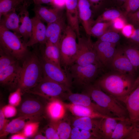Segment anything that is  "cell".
I'll list each match as a JSON object with an SVG mask.
<instances>
[{
  "mask_svg": "<svg viewBox=\"0 0 139 139\" xmlns=\"http://www.w3.org/2000/svg\"><path fill=\"white\" fill-rule=\"evenodd\" d=\"M135 80L132 75L111 70L100 76L94 83L105 93L124 103L132 91Z\"/></svg>",
  "mask_w": 139,
  "mask_h": 139,
  "instance_id": "6da1fadb",
  "label": "cell"
},
{
  "mask_svg": "<svg viewBox=\"0 0 139 139\" xmlns=\"http://www.w3.org/2000/svg\"><path fill=\"white\" fill-rule=\"evenodd\" d=\"M84 89L82 93L88 95L94 102L114 117H128L126 107L121 102L105 93L95 83L87 85Z\"/></svg>",
  "mask_w": 139,
  "mask_h": 139,
  "instance_id": "7a4b0ae2",
  "label": "cell"
},
{
  "mask_svg": "<svg viewBox=\"0 0 139 139\" xmlns=\"http://www.w3.org/2000/svg\"><path fill=\"white\" fill-rule=\"evenodd\" d=\"M43 77L41 59L36 54L32 53L26 58L21 66L18 88L26 92L35 86Z\"/></svg>",
  "mask_w": 139,
  "mask_h": 139,
  "instance_id": "3957f363",
  "label": "cell"
},
{
  "mask_svg": "<svg viewBox=\"0 0 139 139\" xmlns=\"http://www.w3.org/2000/svg\"><path fill=\"white\" fill-rule=\"evenodd\" d=\"M0 49L18 60L26 57L27 46L16 33L0 25Z\"/></svg>",
  "mask_w": 139,
  "mask_h": 139,
  "instance_id": "277c9868",
  "label": "cell"
},
{
  "mask_svg": "<svg viewBox=\"0 0 139 139\" xmlns=\"http://www.w3.org/2000/svg\"><path fill=\"white\" fill-rule=\"evenodd\" d=\"M77 37L74 30L69 25H67L59 47L61 66L66 70L74 63L76 59L77 51Z\"/></svg>",
  "mask_w": 139,
  "mask_h": 139,
  "instance_id": "5b68a950",
  "label": "cell"
},
{
  "mask_svg": "<svg viewBox=\"0 0 139 139\" xmlns=\"http://www.w3.org/2000/svg\"><path fill=\"white\" fill-rule=\"evenodd\" d=\"M103 67L98 64H92L81 66L75 63L67 69L72 80L79 86L83 87L91 84L97 77L100 70Z\"/></svg>",
  "mask_w": 139,
  "mask_h": 139,
  "instance_id": "8992f818",
  "label": "cell"
},
{
  "mask_svg": "<svg viewBox=\"0 0 139 139\" xmlns=\"http://www.w3.org/2000/svg\"><path fill=\"white\" fill-rule=\"evenodd\" d=\"M71 91L63 85L43 77L34 88L26 92L40 95L46 98L66 100L67 93Z\"/></svg>",
  "mask_w": 139,
  "mask_h": 139,
  "instance_id": "52a82bcc",
  "label": "cell"
},
{
  "mask_svg": "<svg viewBox=\"0 0 139 139\" xmlns=\"http://www.w3.org/2000/svg\"><path fill=\"white\" fill-rule=\"evenodd\" d=\"M77 55L74 63L81 66L96 64L103 66L99 60L93 43L89 37L77 38Z\"/></svg>",
  "mask_w": 139,
  "mask_h": 139,
  "instance_id": "ba28073f",
  "label": "cell"
},
{
  "mask_svg": "<svg viewBox=\"0 0 139 139\" xmlns=\"http://www.w3.org/2000/svg\"><path fill=\"white\" fill-rule=\"evenodd\" d=\"M41 60L44 77L70 89L72 82L68 73L61 67L42 58Z\"/></svg>",
  "mask_w": 139,
  "mask_h": 139,
  "instance_id": "9c48e42d",
  "label": "cell"
},
{
  "mask_svg": "<svg viewBox=\"0 0 139 139\" xmlns=\"http://www.w3.org/2000/svg\"><path fill=\"white\" fill-rule=\"evenodd\" d=\"M66 100L72 104L90 108L105 116L114 117L110 113L96 104L88 95L85 93H74L71 91L67 94Z\"/></svg>",
  "mask_w": 139,
  "mask_h": 139,
  "instance_id": "30bf717a",
  "label": "cell"
},
{
  "mask_svg": "<svg viewBox=\"0 0 139 139\" xmlns=\"http://www.w3.org/2000/svg\"><path fill=\"white\" fill-rule=\"evenodd\" d=\"M109 68L111 70L133 75L135 68L124 53L123 49L116 50Z\"/></svg>",
  "mask_w": 139,
  "mask_h": 139,
  "instance_id": "8fae6325",
  "label": "cell"
},
{
  "mask_svg": "<svg viewBox=\"0 0 139 139\" xmlns=\"http://www.w3.org/2000/svg\"><path fill=\"white\" fill-rule=\"evenodd\" d=\"M21 66L18 61L8 67L0 70V83L8 87H18Z\"/></svg>",
  "mask_w": 139,
  "mask_h": 139,
  "instance_id": "7c38bea8",
  "label": "cell"
},
{
  "mask_svg": "<svg viewBox=\"0 0 139 139\" xmlns=\"http://www.w3.org/2000/svg\"><path fill=\"white\" fill-rule=\"evenodd\" d=\"M102 118L74 116L72 117L70 120L72 127L91 132L96 135L99 139H101L100 135V128Z\"/></svg>",
  "mask_w": 139,
  "mask_h": 139,
  "instance_id": "4fadbf2b",
  "label": "cell"
},
{
  "mask_svg": "<svg viewBox=\"0 0 139 139\" xmlns=\"http://www.w3.org/2000/svg\"><path fill=\"white\" fill-rule=\"evenodd\" d=\"M77 1L79 21L86 34L90 36L94 23L91 6L88 0H77Z\"/></svg>",
  "mask_w": 139,
  "mask_h": 139,
  "instance_id": "5bb4252c",
  "label": "cell"
},
{
  "mask_svg": "<svg viewBox=\"0 0 139 139\" xmlns=\"http://www.w3.org/2000/svg\"><path fill=\"white\" fill-rule=\"evenodd\" d=\"M31 19L32 23L31 34L26 43L27 46H31L38 44H45L46 42V27L36 16Z\"/></svg>",
  "mask_w": 139,
  "mask_h": 139,
  "instance_id": "9a60e30c",
  "label": "cell"
},
{
  "mask_svg": "<svg viewBox=\"0 0 139 139\" xmlns=\"http://www.w3.org/2000/svg\"><path fill=\"white\" fill-rule=\"evenodd\" d=\"M66 26L64 17L56 22L47 24L46 32V41L59 47Z\"/></svg>",
  "mask_w": 139,
  "mask_h": 139,
  "instance_id": "2e32d148",
  "label": "cell"
},
{
  "mask_svg": "<svg viewBox=\"0 0 139 139\" xmlns=\"http://www.w3.org/2000/svg\"><path fill=\"white\" fill-rule=\"evenodd\" d=\"M35 15L47 24L56 22L63 17V10L49 8L41 4H36L33 9Z\"/></svg>",
  "mask_w": 139,
  "mask_h": 139,
  "instance_id": "e0dca14e",
  "label": "cell"
},
{
  "mask_svg": "<svg viewBox=\"0 0 139 139\" xmlns=\"http://www.w3.org/2000/svg\"><path fill=\"white\" fill-rule=\"evenodd\" d=\"M66 109L62 100L57 98H51L47 103L45 111L51 121H55L65 117Z\"/></svg>",
  "mask_w": 139,
  "mask_h": 139,
  "instance_id": "ac0fdd59",
  "label": "cell"
},
{
  "mask_svg": "<svg viewBox=\"0 0 139 139\" xmlns=\"http://www.w3.org/2000/svg\"><path fill=\"white\" fill-rule=\"evenodd\" d=\"M129 118L135 122L139 120V85L129 94L124 103Z\"/></svg>",
  "mask_w": 139,
  "mask_h": 139,
  "instance_id": "d6986e66",
  "label": "cell"
},
{
  "mask_svg": "<svg viewBox=\"0 0 139 139\" xmlns=\"http://www.w3.org/2000/svg\"><path fill=\"white\" fill-rule=\"evenodd\" d=\"M65 8L68 25L80 37L77 0H66Z\"/></svg>",
  "mask_w": 139,
  "mask_h": 139,
  "instance_id": "ffe728a7",
  "label": "cell"
},
{
  "mask_svg": "<svg viewBox=\"0 0 139 139\" xmlns=\"http://www.w3.org/2000/svg\"><path fill=\"white\" fill-rule=\"evenodd\" d=\"M44 110L43 105L39 101L36 100L29 99L22 102L19 111L21 116L33 119L41 115Z\"/></svg>",
  "mask_w": 139,
  "mask_h": 139,
  "instance_id": "44dd1931",
  "label": "cell"
},
{
  "mask_svg": "<svg viewBox=\"0 0 139 139\" xmlns=\"http://www.w3.org/2000/svg\"><path fill=\"white\" fill-rule=\"evenodd\" d=\"M66 109L75 116L89 117L94 118H102L107 117L103 115L89 107L71 103L64 102Z\"/></svg>",
  "mask_w": 139,
  "mask_h": 139,
  "instance_id": "7402d4cb",
  "label": "cell"
},
{
  "mask_svg": "<svg viewBox=\"0 0 139 139\" xmlns=\"http://www.w3.org/2000/svg\"><path fill=\"white\" fill-rule=\"evenodd\" d=\"M16 10L3 15L0 18V25L19 35L20 19L19 15L16 12Z\"/></svg>",
  "mask_w": 139,
  "mask_h": 139,
  "instance_id": "603a6c76",
  "label": "cell"
},
{
  "mask_svg": "<svg viewBox=\"0 0 139 139\" xmlns=\"http://www.w3.org/2000/svg\"><path fill=\"white\" fill-rule=\"evenodd\" d=\"M122 118L111 117L102 118L100 128L101 139H111L117 123Z\"/></svg>",
  "mask_w": 139,
  "mask_h": 139,
  "instance_id": "cb8c5ba5",
  "label": "cell"
},
{
  "mask_svg": "<svg viewBox=\"0 0 139 139\" xmlns=\"http://www.w3.org/2000/svg\"><path fill=\"white\" fill-rule=\"evenodd\" d=\"M133 123L128 117L119 120L111 139H125L131 131Z\"/></svg>",
  "mask_w": 139,
  "mask_h": 139,
  "instance_id": "d4e9b609",
  "label": "cell"
},
{
  "mask_svg": "<svg viewBox=\"0 0 139 139\" xmlns=\"http://www.w3.org/2000/svg\"><path fill=\"white\" fill-rule=\"evenodd\" d=\"M33 119L31 118L21 116L14 119L9 122L3 132L0 134V137H5L9 134H14L23 130L28 122Z\"/></svg>",
  "mask_w": 139,
  "mask_h": 139,
  "instance_id": "484cf974",
  "label": "cell"
},
{
  "mask_svg": "<svg viewBox=\"0 0 139 139\" xmlns=\"http://www.w3.org/2000/svg\"><path fill=\"white\" fill-rule=\"evenodd\" d=\"M45 44L42 58L61 67L59 47L48 41H46Z\"/></svg>",
  "mask_w": 139,
  "mask_h": 139,
  "instance_id": "4316f807",
  "label": "cell"
},
{
  "mask_svg": "<svg viewBox=\"0 0 139 139\" xmlns=\"http://www.w3.org/2000/svg\"><path fill=\"white\" fill-rule=\"evenodd\" d=\"M64 118L50 123L55 128L60 139H70L72 128L70 119L66 120Z\"/></svg>",
  "mask_w": 139,
  "mask_h": 139,
  "instance_id": "83f0119b",
  "label": "cell"
},
{
  "mask_svg": "<svg viewBox=\"0 0 139 139\" xmlns=\"http://www.w3.org/2000/svg\"><path fill=\"white\" fill-rule=\"evenodd\" d=\"M112 24V21L100 22L95 23L90 29V36L100 37L109 30V28Z\"/></svg>",
  "mask_w": 139,
  "mask_h": 139,
  "instance_id": "f1b7e54d",
  "label": "cell"
},
{
  "mask_svg": "<svg viewBox=\"0 0 139 139\" xmlns=\"http://www.w3.org/2000/svg\"><path fill=\"white\" fill-rule=\"evenodd\" d=\"M70 139H99L93 133L78 128L72 127Z\"/></svg>",
  "mask_w": 139,
  "mask_h": 139,
  "instance_id": "f546056e",
  "label": "cell"
},
{
  "mask_svg": "<svg viewBox=\"0 0 139 139\" xmlns=\"http://www.w3.org/2000/svg\"><path fill=\"white\" fill-rule=\"evenodd\" d=\"M115 45L109 47L98 57V59L103 66L109 67L116 50Z\"/></svg>",
  "mask_w": 139,
  "mask_h": 139,
  "instance_id": "4dcf8cb0",
  "label": "cell"
},
{
  "mask_svg": "<svg viewBox=\"0 0 139 139\" xmlns=\"http://www.w3.org/2000/svg\"><path fill=\"white\" fill-rule=\"evenodd\" d=\"M123 49L124 53L135 68L139 67V50L130 47H125Z\"/></svg>",
  "mask_w": 139,
  "mask_h": 139,
  "instance_id": "1f68e13d",
  "label": "cell"
},
{
  "mask_svg": "<svg viewBox=\"0 0 139 139\" xmlns=\"http://www.w3.org/2000/svg\"><path fill=\"white\" fill-rule=\"evenodd\" d=\"M20 3L19 0H0V18L3 15L16 9Z\"/></svg>",
  "mask_w": 139,
  "mask_h": 139,
  "instance_id": "d6a6232c",
  "label": "cell"
},
{
  "mask_svg": "<svg viewBox=\"0 0 139 139\" xmlns=\"http://www.w3.org/2000/svg\"><path fill=\"white\" fill-rule=\"evenodd\" d=\"M121 14L119 11L115 9H110L105 11L94 21L93 25L95 23L105 21H112L116 19L121 17Z\"/></svg>",
  "mask_w": 139,
  "mask_h": 139,
  "instance_id": "836d02e7",
  "label": "cell"
},
{
  "mask_svg": "<svg viewBox=\"0 0 139 139\" xmlns=\"http://www.w3.org/2000/svg\"><path fill=\"white\" fill-rule=\"evenodd\" d=\"M40 122L30 121L25 125L22 130V132L28 138L33 137L38 131Z\"/></svg>",
  "mask_w": 139,
  "mask_h": 139,
  "instance_id": "e575fe53",
  "label": "cell"
},
{
  "mask_svg": "<svg viewBox=\"0 0 139 139\" xmlns=\"http://www.w3.org/2000/svg\"><path fill=\"white\" fill-rule=\"evenodd\" d=\"M0 70H3L18 61L14 58L0 49Z\"/></svg>",
  "mask_w": 139,
  "mask_h": 139,
  "instance_id": "d590c367",
  "label": "cell"
},
{
  "mask_svg": "<svg viewBox=\"0 0 139 139\" xmlns=\"http://www.w3.org/2000/svg\"><path fill=\"white\" fill-rule=\"evenodd\" d=\"M120 39V36L117 32L108 30L99 38L98 40L116 44Z\"/></svg>",
  "mask_w": 139,
  "mask_h": 139,
  "instance_id": "8d00e7d4",
  "label": "cell"
},
{
  "mask_svg": "<svg viewBox=\"0 0 139 139\" xmlns=\"http://www.w3.org/2000/svg\"><path fill=\"white\" fill-rule=\"evenodd\" d=\"M21 89L18 88L14 91L11 93L8 98L9 104L15 107L19 105L21 101Z\"/></svg>",
  "mask_w": 139,
  "mask_h": 139,
  "instance_id": "74e56055",
  "label": "cell"
},
{
  "mask_svg": "<svg viewBox=\"0 0 139 139\" xmlns=\"http://www.w3.org/2000/svg\"><path fill=\"white\" fill-rule=\"evenodd\" d=\"M115 44L110 42L98 40L94 43V47L98 58L108 48Z\"/></svg>",
  "mask_w": 139,
  "mask_h": 139,
  "instance_id": "f35d334b",
  "label": "cell"
},
{
  "mask_svg": "<svg viewBox=\"0 0 139 139\" xmlns=\"http://www.w3.org/2000/svg\"><path fill=\"white\" fill-rule=\"evenodd\" d=\"M123 5L126 9L127 14L135 12L139 9V0H127Z\"/></svg>",
  "mask_w": 139,
  "mask_h": 139,
  "instance_id": "ab89813d",
  "label": "cell"
},
{
  "mask_svg": "<svg viewBox=\"0 0 139 139\" xmlns=\"http://www.w3.org/2000/svg\"><path fill=\"white\" fill-rule=\"evenodd\" d=\"M1 109L4 116L7 118L15 116L17 113L15 107L9 104L5 106Z\"/></svg>",
  "mask_w": 139,
  "mask_h": 139,
  "instance_id": "60d3db41",
  "label": "cell"
},
{
  "mask_svg": "<svg viewBox=\"0 0 139 139\" xmlns=\"http://www.w3.org/2000/svg\"><path fill=\"white\" fill-rule=\"evenodd\" d=\"M45 135L47 139H60L55 128L50 123L45 129Z\"/></svg>",
  "mask_w": 139,
  "mask_h": 139,
  "instance_id": "b9f144b4",
  "label": "cell"
},
{
  "mask_svg": "<svg viewBox=\"0 0 139 139\" xmlns=\"http://www.w3.org/2000/svg\"><path fill=\"white\" fill-rule=\"evenodd\" d=\"M125 139H139V121L134 122L133 128Z\"/></svg>",
  "mask_w": 139,
  "mask_h": 139,
  "instance_id": "7bdbcfd3",
  "label": "cell"
},
{
  "mask_svg": "<svg viewBox=\"0 0 139 139\" xmlns=\"http://www.w3.org/2000/svg\"><path fill=\"white\" fill-rule=\"evenodd\" d=\"M128 20L132 24L139 25V10L135 12L127 14Z\"/></svg>",
  "mask_w": 139,
  "mask_h": 139,
  "instance_id": "ee69618b",
  "label": "cell"
},
{
  "mask_svg": "<svg viewBox=\"0 0 139 139\" xmlns=\"http://www.w3.org/2000/svg\"><path fill=\"white\" fill-rule=\"evenodd\" d=\"M135 30L131 24H126L121 29L122 33L125 37L129 38L133 34Z\"/></svg>",
  "mask_w": 139,
  "mask_h": 139,
  "instance_id": "f6af8a7d",
  "label": "cell"
},
{
  "mask_svg": "<svg viewBox=\"0 0 139 139\" xmlns=\"http://www.w3.org/2000/svg\"><path fill=\"white\" fill-rule=\"evenodd\" d=\"M4 116L2 109L0 110V134L4 130L6 126L9 123L8 120Z\"/></svg>",
  "mask_w": 139,
  "mask_h": 139,
  "instance_id": "bcb514c9",
  "label": "cell"
},
{
  "mask_svg": "<svg viewBox=\"0 0 139 139\" xmlns=\"http://www.w3.org/2000/svg\"><path fill=\"white\" fill-rule=\"evenodd\" d=\"M112 24L113 27L117 30H121L126 24L124 20L121 17L113 21Z\"/></svg>",
  "mask_w": 139,
  "mask_h": 139,
  "instance_id": "7dc6e473",
  "label": "cell"
},
{
  "mask_svg": "<svg viewBox=\"0 0 139 139\" xmlns=\"http://www.w3.org/2000/svg\"><path fill=\"white\" fill-rule=\"evenodd\" d=\"M66 0H53L50 4L53 7L63 10L65 8Z\"/></svg>",
  "mask_w": 139,
  "mask_h": 139,
  "instance_id": "c3c4849f",
  "label": "cell"
},
{
  "mask_svg": "<svg viewBox=\"0 0 139 139\" xmlns=\"http://www.w3.org/2000/svg\"><path fill=\"white\" fill-rule=\"evenodd\" d=\"M93 10L100 8L105 3L106 0H88Z\"/></svg>",
  "mask_w": 139,
  "mask_h": 139,
  "instance_id": "681fc988",
  "label": "cell"
},
{
  "mask_svg": "<svg viewBox=\"0 0 139 139\" xmlns=\"http://www.w3.org/2000/svg\"><path fill=\"white\" fill-rule=\"evenodd\" d=\"M129 39L131 41L139 44V28L135 30L133 34Z\"/></svg>",
  "mask_w": 139,
  "mask_h": 139,
  "instance_id": "f907efd6",
  "label": "cell"
},
{
  "mask_svg": "<svg viewBox=\"0 0 139 139\" xmlns=\"http://www.w3.org/2000/svg\"><path fill=\"white\" fill-rule=\"evenodd\" d=\"M27 138L22 131L14 134L10 137L11 139H25Z\"/></svg>",
  "mask_w": 139,
  "mask_h": 139,
  "instance_id": "816d5d0a",
  "label": "cell"
},
{
  "mask_svg": "<svg viewBox=\"0 0 139 139\" xmlns=\"http://www.w3.org/2000/svg\"><path fill=\"white\" fill-rule=\"evenodd\" d=\"M35 5L50 4L53 0H32Z\"/></svg>",
  "mask_w": 139,
  "mask_h": 139,
  "instance_id": "f5cc1de1",
  "label": "cell"
},
{
  "mask_svg": "<svg viewBox=\"0 0 139 139\" xmlns=\"http://www.w3.org/2000/svg\"><path fill=\"white\" fill-rule=\"evenodd\" d=\"M34 139H46L47 138L45 135H43L42 134H36L33 137Z\"/></svg>",
  "mask_w": 139,
  "mask_h": 139,
  "instance_id": "db71d44e",
  "label": "cell"
},
{
  "mask_svg": "<svg viewBox=\"0 0 139 139\" xmlns=\"http://www.w3.org/2000/svg\"><path fill=\"white\" fill-rule=\"evenodd\" d=\"M139 85V74L138 76L136 79L134 83L132 91L134 90Z\"/></svg>",
  "mask_w": 139,
  "mask_h": 139,
  "instance_id": "11a10c76",
  "label": "cell"
},
{
  "mask_svg": "<svg viewBox=\"0 0 139 139\" xmlns=\"http://www.w3.org/2000/svg\"><path fill=\"white\" fill-rule=\"evenodd\" d=\"M116 4L120 5L123 4V5L126 2L127 0H112Z\"/></svg>",
  "mask_w": 139,
  "mask_h": 139,
  "instance_id": "9f6ffc18",
  "label": "cell"
},
{
  "mask_svg": "<svg viewBox=\"0 0 139 139\" xmlns=\"http://www.w3.org/2000/svg\"><path fill=\"white\" fill-rule=\"evenodd\" d=\"M138 121H139V120Z\"/></svg>",
  "mask_w": 139,
  "mask_h": 139,
  "instance_id": "6f0895ef",
  "label": "cell"
}]
</instances>
